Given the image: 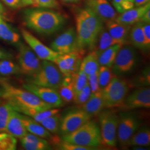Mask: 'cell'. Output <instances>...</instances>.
Wrapping results in <instances>:
<instances>
[{
    "label": "cell",
    "mask_w": 150,
    "mask_h": 150,
    "mask_svg": "<svg viewBox=\"0 0 150 150\" xmlns=\"http://www.w3.org/2000/svg\"><path fill=\"white\" fill-rule=\"evenodd\" d=\"M129 40L135 47L142 51L149 50L147 45L142 27V22H138L131 27L129 33Z\"/></svg>",
    "instance_id": "cb8c5ba5"
},
{
    "label": "cell",
    "mask_w": 150,
    "mask_h": 150,
    "mask_svg": "<svg viewBox=\"0 0 150 150\" xmlns=\"http://www.w3.org/2000/svg\"><path fill=\"white\" fill-rule=\"evenodd\" d=\"M150 145V130L148 127H143L133 134L129 141L128 146L148 147Z\"/></svg>",
    "instance_id": "f546056e"
},
{
    "label": "cell",
    "mask_w": 150,
    "mask_h": 150,
    "mask_svg": "<svg viewBox=\"0 0 150 150\" xmlns=\"http://www.w3.org/2000/svg\"><path fill=\"white\" fill-rule=\"evenodd\" d=\"M86 4L103 22L115 20L117 16L115 9L107 0H87Z\"/></svg>",
    "instance_id": "e0dca14e"
},
{
    "label": "cell",
    "mask_w": 150,
    "mask_h": 150,
    "mask_svg": "<svg viewBox=\"0 0 150 150\" xmlns=\"http://www.w3.org/2000/svg\"><path fill=\"white\" fill-rule=\"evenodd\" d=\"M92 117L82 108L74 109L61 117L59 134H69L91 120Z\"/></svg>",
    "instance_id": "8fae6325"
},
{
    "label": "cell",
    "mask_w": 150,
    "mask_h": 150,
    "mask_svg": "<svg viewBox=\"0 0 150 150\" xmlns=\"http://www.w3.org/2000/svg\"><path fill=\"white\" fill-rule=\"evenodd\" d=\"M20 143L22 147L26 150H50L52 147L48 140L37 135L27 132L20 139Z\"/></svg>",
    "instance_id": "ffe728a7"
},
{
    "label": "cell",
    "mask_w": 150,
    "mask_h": 150,
    "mask_svg": "<svg viewBox=\"0 0 150 150\" xmlns=\"http://www.w3.org/2000/svg\"><path fill=\"white\" fill-rule=\"evenodd\" d=\"M92 94L91 88L88 83L80 91L76 92L74 94L73 101L79 105H82L88 100Z\"/></svg>",
    "instance_id": "74e56055"
},
{
    "label": "cell",
    "mask_w": 150,
    "mask_h": 150,
    "mask_svg": "<svg viewBox=\"0 0 150 150\" xmlns=\"http://www.w3.org/2000/svg\"><path fill=\"white\" fill-rule=\"evenodd\" d=\"M88 83L91 88L92 93L101 90L98 79V71L88 76Z\"/></svg>",
    "instance_id": "ab89813d"
},
{
    "label": "cell",
    "mask_w": 150,
    "mask_h": 150,
    "mask_svg": "<svg viewBox=\"0 0 150 150\" xmlns=\"http://www.w3.org/2000/svg\"><path fill=\"white\" fill-rule=\"evenodd\" d=\"M118 116L117 139L121 146L127 147L129 139L139 128V120L129 112L121 113Z\"/></svg>",
    "instance_id": "30bf717a"
},
{
    "label": "cell",
    "mask_w": 150,
    "mask_h": 150,
    "mask_svg": "<svg viewBox=\"0 0 150 150\" xmlns=\"http://www.w3.org/2000/svg\"><path fill=\"white\" fill-rule=\"evenodd\" d=\"M98 115L102 144L107 147H115L117 142L118 115L112 110H105Z\"/></svg>",
    "instance_id": "52a82bcc"
},
{
    "label": "cell",
    "mask_w": 150,
    "mask_h": 150,
    "mask_svg": "<svg viewBox=\"0 0 150 150\" xmlns=\"http://www.w3.org/2000/svg\"><path fill=\"white\" fill-rule=\"evenodd\" d=\"M139 83L142 85L149 86L150 85V69L146 68L142 73L139 77Z\"/></svg>",
    "instance_id": "60d3db41"
},
{
    "label": "cell",
    "mask_w": 150,
    "mask_h": 150,
    "mask_svg": "<svg viewBox=\"0 0 150 150\" xmlns=\"http://www.w3.org/2000/svg\"><path fill=\"white\" fill-rule=\"evenodd\" d=\"M17 140L6 132H0V150H15L17 148Z\"/></svg>",
    "instance_id": "e575fe53"
},
{
    "label": "cell",
    "mask_w": 150,
    "mask_h": 150,
    "mask_svg": "<svg viewBox=\"0 0 150 150\" xmlns=\"http://www.w3.org/2000/svg\"><path fill=\"white\" fill-rule=\"evenodd\" d=\"M150 2V0H134V7L145 5Z\"/></svg>",
    "instance_id": "bcb514c9"
},
{
    "label": "cell",
    "mask_w": 150,
    "mask_h": 150,
    "mask_svg": "<svg viewBox=\"0 0 150 150\" xmlns=\"http://www.w3.org/2000/svg\"><path fill=\"white\" fill-rule=\"evenodd\" d=\"M51 48L59 54H68L80 50L75 29L69 28L59 35L51 43Z\"/></svg>",
    "instance_id": "5bb4252c"
},
{
    "label": "cell",
    "mask_w": 150,
    "mask_h": 150,
    "mask_svg": "<svg viewBox=\"0 0 150 150\" xmlns=\"http://www.w3.org/2000/svg\"><path fill=\"white\" fill-rule=\"evenodd\" d=\"M57 91L64 102L69 103L73 101L75 91L71 76H64L62 82Z\"/></svg>",
    "instance_id": "f1b7e54d"
},
{
    "label": "cell",
    "mask_w": 150,
    "mask_h": 150,
    "mask_svg": "<svg viewBox=\"0 0 150 150\" xmlns=\"http://www.w3.org/2000/svg\"><path fill=\"white\" fill-rule=\"evenodd\" d=\"M64 79V76L57 65L53 62L42 60L41 66L34 75L28 76L27 82L57 90Z\"/></svg>",
    "instance_id": "5b68a950"
},
{
    "label": "cell",
    "mask_w": 150,
    "mask_h": 150,
    "mask_svg": "<svg viewBox=\"0 0 150 150\" xmlns=\"http://www.w3.org/2000/svg\"><path fill=\"white\" fill-rule=\"evenodd\" d=\"M64 142L80 145L96 150L102 144L100 127L91 120L69 134L62 136Z\"/></svg>",
    "instance_id": "277c9868"
},
{
    "label": "cell",
    "mask_w": 150,
    "mask_h": 150,
    "mask_svg": "<svg viewBox=\"0 0 150 150\" xmlns=\"http://www.w3.org/2000/svg\"><path fill=\"white\" fill-rule=\"evenodd\" d=\"M140 21L142 22L150 23V8L145 12L141 17Z\"/></svg>",
    "instance_id": "f6af8a7d"
},
{
    "label": "cell",
    "mask_w": 150,
    "mask_h": 150,
    "mask_svg": "<svg viewBox=\"0 0 150 150\" xmlns=\"http://www.w3.org/2000/svg\"><path fill=\"white\" fill-rule=\"evenodd\" d=\"M22 87L23 88L31 92L43 102L53 108H59L64 105V101L56 90L27 82L24 83Z\"/></svg>",
    "instance_id": "9a60e30c"
},
{
    "label": "cell",
    "mask_w": 150,
    "mask_h": 150,
    "mask_svg": "<svg viewBox=\"0 0 150 150\" xmlns=\"http://www.w3.org/2000/svg\"><path fill=\"white\" fill-rule=\"evenodd\" d=\"M131 26L120 23L115 19L106 22V28L115 40L125 45L129 44V33Z\"/></svg>",
    "instance_id": "ac0fdd59"
},
{
    "label": "cell",
    "mask_w": 150,
    "mask_h": 150,
    "mask_svg": "<svg viewBox=\"0 0 150 150\" xmlns=\"http://www.w3.org/2000/svg\"><path fill=\"white\" fill-rule=\"evenodd\" d=\"M100 66L98 55L96 52L93 50L91 51L83 59H82L80 69L82 70L88 76L96 72Z\"/></svg>",
    "instance_id": "484cf974"
},
{
    "label": "cell",
    "mask_w": 150,
    "mask_h": 150,
    "mask_svg": "<svg viewBox=\"0 0 150 150\" xmlns=\"http://www.w3.org/2000/svg\"><path fill=\"white\" fill-rule=\"evenodd\" d=\"M1 98H0V101H1Z\"/></svg>",
    "instance_id": "f5cc1de1"
},
{
    "label": "cell",
    "mask_w": 150,
    "mask_h": 150,
    "mask_svg": "<svg viewBox=\"0 0 150 150\" xmlns=\"http://www.w3.org/2000/svg\"><path fill=\"white\" fill-rule=\"evenodd\" d=\"M119 43H120L115 40L110 35V33L107 31V29L103 27L97 38L96 43L93 50L95 51L97 55H98L107 48Z\"/></svg>",
    "instance_id": "4316f807"
},
{
    "label": "cell",
    "mask_w": 150,
    "mask_h": 150,
    "mask_svg": "<svg viewBox=\"0 0 150 150\" xmlns=\"http://www.w3.org/2000/svg\"><path fill=\"white\" fill-rule=\"evenodd\" d=\"M112 68L107 66H100L98 70V79L101 89L107 86L113 76Z\"/></svg>",
    "instance_id": "d590c367"
},
{
    "label": "cell",
    "mask_w": 150,
    "mask_h": 150,
    "mask_svg": "<svg viewBox=\"0 0 150 150\" xmlns=\"http://www.w3.org/2000/svg\"><path fill=\"white\" fill-rule=\"evenodd\" d=\"M65 3H77L80 0H61Z\"/></svg>",
    "instance_id": "c3c4849f"
},
{
    "label": "cell",
    "mask_w": 150,
    "mask_h": 150,
    "mask_svg": "<svg viewBox=\"0 0 150 150\" xmlns=\"http://www.w3.org/2000/svg\"><path fill=\"white\" fill-rule=\"evenodd\" d=\"M18 64L21 74L30 76L35 74L40 70L42 62L27 45L18 44Z\"/></svg>",
    "instance_id": "9c48e42d"
},
{
    "label": "cell",
    "mask_w": 150,
    "mask_h": 150,
    "mask_svg": "<svg viewBox=\"0 0 150 150\" xmlns=\"http://www.w3.org/2000/svg\"><path fill=\"white\" fill-rule=\"evenodd\" d=\"M134 150H147V149H145V147H142V146H134Z\"/></svg>",
    "instance_id": "681fc988"
},
{
    "label": "cell",
    "mask_w": 150,
    "mask_h": 150,
    "mask_svg": "<svg viewBox=\"0 0 150 150\" xmlns=\"http://www.w3.org/2000/svg\"><path fill=\"white\" fill-rule=\"evenodd\" d=\"M74 84L75 93L80 91L88 83V76L86 74L79 69L71 76Z\"/></svg>",
    "instance_id": "8d00e7d4"
},
{
    "label": "cell",
    "mask_w": 150,
    "mask_h": 150,
    "mask_svg": "<svg viewBox=\"0 0 150 150\" xmlns=\"http://www.w3.org/2000/svg\"><path fill=\"white\" fill-rule=\"evenodd\" d=\"M0 39L12 44L20 42V35L0 16Z\"/></svg>",
    "instance_id": "d4e9b609"
},
{
    "label": "cell",
    "mask_w": 150,
    "mask_h": 150,
    "mask_svg": "<svg viewBox=\"0 0 150 150\" xmlns=\"http://www.w3.org/2000/svg\"><path fill=\"white\" fill-rule=\"evenodd\" d=\"M5 13V8L4 5L2 4V3L0 2V16L3 17Z\"/></svg>",
    "instance_id": "7dc6e473"
},
{
    "label": "cell",
    "mask_w": 150,
    "mask_h": 150,
    "mask_svg": "<svg viewBox=\"0 0 150 150\" xmlns=\"http://www.w3.org/2000/svg\"><path fill=\"white\" fill-rule=\"evenodd\" d=\"M7 81V79L5 78V77H4L3 76H0V83L4 82H6Z\"/></svg>",
    "instance_id": "f907efd6"
},
{
    "label": "cell",
    "mask_w": 150,
    "mask_h": 150,
    "mask_svg": "<svg viewBox=\"0 0 150 150\" xmlns=\"http://www.w3.org/2000/svg\"><path fill=\"white\" fill-rule=\"evenodd\" d=\"M150 8V2L145 5L135 7L125 11L115 18L116 21L125 25L132 26L140 21L143 14Z\"/></svg>",
    "instance_id": "d6986e66"
},
{
    "label": "cell",
    "mask_w": 150,
    "mask_h": 150,
    "mask_svg": "<svg viewBox=\"0 0 150 150\" xmlns=\"http://www.w3.org/2000/svg\"><path fill=\"white\" fill-rule=\"evenodd\" d=\"M13 55L10 51L0 47V60L5 59H13Z\"/></svg>",
    "instance_id": "ee69618b"
},
{
    "label": "cell",
    "mask_w": 150,
    "mask_h": 150,
    "mask_svg": "<svg viewBox=\"0 0 150 150\" xmlns=\"http://www.w3.org/2000/svg\"><path fill=\"white\" fill-rule=\"evenodd\" d=\"M13 108L7 101H0V132H5L7 121Z\"/></svg>",
    "instance_id": "d6a6232c"
},
{
    "label": "cell",
    "mask_w": 150,
    "mask_h": 150,
    "mask_svg": "<svg viewBox=\"0 0 150 150\" xmlns=\"http://www.w3.org/2000/svg\"></svg>",
    "instance_id": "db71d44e"
},
{
    "label": "cell",
    "mask_w": 150,
    "mask_h": 150,
    "mask_svg": "<svg viewBox=\"0 0 150 150\" xmlns=\"http://www.w3.org/2000/svg\"><path fill=\"white\" fill-rule=\"evenodd\" d=\"M20 117L27 132L32 134L37 135L47 140H51L53 135L42 126L40 123L26 115L20 113Z\"/></svg>",
    "instance_id": "603a6c76"
},
{
    "label": "cell",
    "mask_w": 150,
    "mask_h": 150,
    "mask_svg": "<svg viewBox=\"0 0 150 150\" xmlns=\"http://www.w3.org/2000/svg\"><path fill=\"white\" fill-rule=\"evenodd\" d=\"M21 7L31 6L47 8H59V4L57 0H21Z\"/></svg>",
    "instance_id": "836d02e7"
},
{
    "label": "cell",
    "mask_w": 150,
    "mask_h": 150,
    "mask_svg": "<svg viewBox=\"0 0 150 150\" xmlns=\"http://www.w3.org/2000/svg\"><path fill=\"white\" fill-rule=\"evenodd\" d=\"M6 5L12 8H16L21 6V0H2Z\"/></svg>",
    "instance_id": "7bdbcfd3"
},
{
    "label": "cell",
    "mask_w": 150,
    "mask_h": 150,
    "mask_svg": "<svg viewBox=\"0 0 150 150\" xmlns=\"http://www.w3.org/2000/svg\"><path fill=\"white\" fill-rule=\"evenodd\" d=\"M138 61V55L133 47L125 44L119 50L112 67L113 74L126 75L134 69Z\"/></svg>",
    "instance_id": "ba28073f"
},
{
    "label": "cell",
    "mask_w": 150,
    "mask_h": 150,
    "mask_svg": "<svg viewBox=\"0 0 150 150\" xmlns=\"http://www.w3.org/2000/svg\"><path fill=\"white\" fill-rule=\"evenodd\" d=\"M0 98L9 102L14 110L20 107L38 110L53 108L31 92L12 86L7 81L0 83Z\"/></svg>",
    "instance_id": "3957f363"
},
{
    "label": "cell",
    "mask_w": 150,
    "mask_h": 150,
    "mask_svg": "<svg viewBox=\"0 0 150 150\" xmlns=\"http://www.w3.org/2000/svg\"><path fill=\"white\" fill-rule=\"evenodd\" d=\"M61 116L59 113L54 115L42 120L40 123L51 134L59 133Z\"/></svg>",
    "instance_id": "1f68e13d"
},
{
    "label": "cell",
    "mask_w": 150,
    "mask_h": 150,
    "mask_svg": "<svg viewBox=\"0 0 150 150\" xmlns=\"http://www.w3.org/2000/svg\"><path fill=\"white\" fill-rule=\"evenodd\" d=\"M122 45H123L120 43L115 45L99 54L98 55V60L100 66L112 68L117 52Z\"/></svg>",
    "instance_id": "83f0119b"
},
{
    "label": "cell",
    "mask_w": 150,
    "mask_h": 150,
    "mask_svg": "<svg viewBox=\"0 0 150 150\" xmlns=\"http://www.w3.org/2000/svg\"><path fill=\"white\" fill-rule=\"evenodd\" d=\"M20 74L21 71L18 64L13 62L12 59L0 60V76L7 77Z\"/></svg>",
    "instance_id": "4dcf8cb0"
},
{
    "label": "cell",
    "mask_w": 150,
    "mask_h": 150,
    "mask_svg": "<svg viewBox=\"0 0 150 150\" xmlns=\"http://www.w3.org/2000/svg\"><path fill=\"white\" fill-rule=\"evenodd\" d=\"M22 36L27 45L31 48L38 57L42 60H47L54 62L60 54L54 51L41 42L32 33L25 28L21 29Z\"/></svg>",
    "instance_id": "4fadbf2b"
},
{
    "label": "cell",
    "mask_w": 150,
    "mask_h": 150,
    "mask_svg": "<svg viewBox=\"0 0 150 150\" xmlns=\"http://www.w3.org/2000/svg\"><path fill=\"white\" fill-rule=\"evenodd\" d=\"M75 20L79 50L85 52L86 49L93 51L99 34L104 27L103 21L87 6L77 12Z\"/></svg>",
    "instance_id": "6da1fadb"
},
{
    "label": "cell",
    "mask_w": 150,
    "mask_h": 150,
    "mask_svg": "<svg viewBox=\"0 0 150 150\" xmlns=\"http://www.w3.org/2000/svg\"><path fill=\"white\" fill-rule=\"evenodd\" d=\"M5 132L19 139L25 136L28 132L22 122L20 113L14 109L11 112L7 121Z\"/></svg>",
    "instance_id": "44dd1931"
},
{
    "label": "cell",
    "mask_w": 150,
    "mask_h": 150,
    "mask_svg": "<svg viewBox=\"0 0 150 150\" xmlns=\"http://www.w3.org/2000/svg\"><path fill=\"white\" fill-rule=\"evenodd\" d=\"M129 90L127 81L114 75L107 86L101 89L105 108L121 107Z\"/></svg>",
    "instance_id": "8992f818"
},
{
    "label": "cell",
    "mask_w": 150,
    "mask_h": 150,
    "mask_svg": "<svg viewBox=\"0 0 150 150\" xmlns=\"http://www.w3.org/2000/svg\"><path fill=\"white\" fill-rule=\"evenodd\" d=\"M85 54L83 51H76L68 54H60L54 61L64 76H71L79 70L82 56Z\"/></svg>",
    "instance_id": "7c38bea8"
},
{
    "label": "cell",
    "mask_w": 150,
    "mask_h": 150,
    "mask_svg": "<svg viewBox=\"0 0 150 150\" xmlns=\"http://www.w3.org/2000/svg\"><path fill=\"white\" fill-rule=\"evenodd\" d=\"M23 20L28 28L44 35L57 32L65 23L64 16L59 12L41 7H32L25 10Z\"/></svg>",
    "instance_id": "7a4b0ae2"
},
{
    "label": "cell",
    "mask_w": 150,
    "mask_h": 150,
    "mask_svg": "<svg viewBox=\"0 0 150 150\" xmlns=\"http://www.w3.org/2000/svg\"><path fill=\"white\" fill-rule=\"evenodd\" d=\"M142 27L147 45L150 47V23L142 22Z\"/></svg>",
    "instance_id": "b9f144b4"
},
{
    "label": "cell",
    "mask_w": 150,
    "mask_h": 150,
    "mask_svg": "<svg viewBox=\"0 0 150 150\" xmlns=\"http://www.w3.org/2000/svg\"><path fill=\"white\" fill-rule=\"evenodd\" d=\"M81 106V108L91 117L98 115L105 108L101 89L92 93L88 100Z\"/></svg>",
    "instance_id": "7402d4cb"
},
{
    "label": "cell",
    "mask_w": 150,
    "mask_h": 150,
    "mask_svg": "<svg viewBox=\"0 0 150 150\" xmlns=\"http://www.w3.org/2000/svg\"><path fill=\"white\" fill-rule=\"evenodd\" d=\"M107 1H110V0H107Z\"/></svg>",
    "instance_id": "816d5d0a"
},
{
    "label": "cell",
    "mask_w": 150,
    "mask_h": 150,
    "mask_svg": "<svg viewBox=\"0 0 150 150\" xmlns=\"http://www.w3.org/2000/svg\"><path fill=\"white\" fill-rule=\"evenodd\" d=\"M114 8L121 13L134 7V0H112Z\"/></svg>",
    "instance_id": "f35d334b"
},
{
    "label": "cell",
    "mask_w": 150,
    "mask_h": 150,
    "mask_svg": "<svg viewBox=\"0 0 150 150\" xmlns=\"http://www.w3.org/2000/svg\"><path fill=\"white\" fill-rule=\"evenodd\" d=\"M121 107L125 110L149 108L150 107V87H142L127 95Z\"/></svg>",
    "instance_id": "2e32d148"
}]
</instances>
